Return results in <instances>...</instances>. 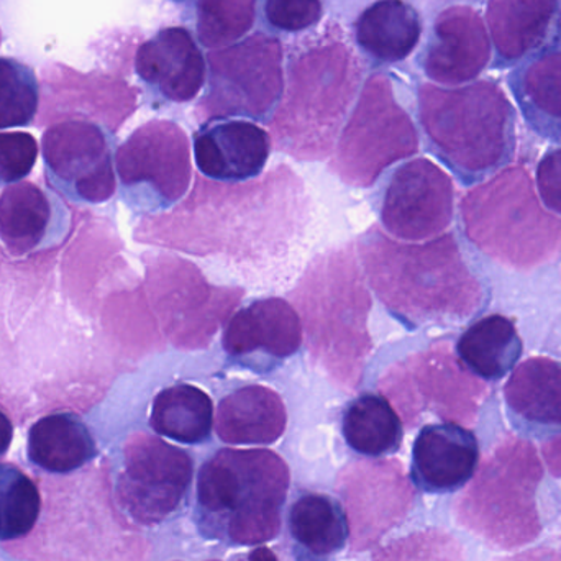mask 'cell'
Here are the masks:
<instances>
[{
  "instance_id": "cell-17",
  "label": "cell",
  "mask_w": 561,
  "mask_h": 561,
  "mask_svg": "<svg viewBox=\"0 0 561 561\" xmlns=\"http://www.w3.org/2000/svg\"><path fill=\"white\" fill-rule=\"evenodd\" d=\"M491 56V38L480 13L473 7L454 5L435 19L422 68L438 84L461 85L474 81Z\"/></svg>"
},
{
  "instance_id": "cell-8",
  "label": "cell",
  "mask_w": 561,
  "mask_h": 561,
  "mask_svg": "<svg viewBox=\"0 0 561 561\" xmlns=\"http://www.w3.org/2000/svg\"><path fill=\"white\" fill-rule=\"evenodd\" d=\"M417 150V130L396 101L388 76H369L340 135L332 170L350 186L368 187L386 168Z\"/></svg>"
},
{
  "instance_id": "cell-34",
  "label": "cell",
  "mask_w": 561,
  "mask_h": 561,
  "mask_svg": "<svg viewBox=\"0 0 561 561\" xmlns=\"http://www.w3.org/2000/svg\"><path fill=\"white\" fill-rule=\"evenodd\" d=\"M256 0H197V36L206 48L240 42L253 28Z\"/></svg>"
},
{
  "instance_id": "cell-13",
  "label": "cell",
  "mask_w": 561,
  "mask_h": 561,
  "mask_svg": "<svg viewBox=\"0 0 561 561\" xmlns=\"http://www.w3.org/2000/svg\"><path fill=\"white\" fill-rule=\"evenodd\" d=\"M454 203L450 176L427 158H417L392 176L382 201V226L396 239H432L450 226Z\"/></svg>"
},
{
  "instance_id": "cell-23",
  "label": "cell",
  "mask_w": 561,
  "mask_h": 561,
  "mask_svg": "<svg viewBox=\"0 0 561 561\" xmlns=\"http://www.w3.org/2000/svg\"><path fill=\"white\" fill-rule=\"evenodd\" d=\"M286 524L294 561H333L350 540L345 510L329 494H297L287 510Z\"/></svg>"
},
{
  "instance_id": "cell-19",
  "label": "cell",
  "mask_w": 561,
  "mask_h": 561,
  "mask_svg": "<svg viewBox=\"0 0 561 561\" xmlns=\"http://www.w3.org/2000/svg\"><path fill=\"white\" fill-rule=\"evenodd\" d=\"M141 81L171 102H190L207 79V62L190 30L168 26L141 43L135 56Z\"/></svg>"
},
{
  "instance_id": "cell-32",
  "label": "cell",
  "mask_w": 561,
  "mask_h": 561,
  "mask_svg": "<svg viewBox=\"0 0 561 561\" xmlns=\"http://www.w3.org/2000/svg\"><path fill=\"white\" fill-rule=\"evenodd\" d=\"M51 204L36 184H10L0 194V240L12 255L32 252L45 239Z\"/></svg>"
},
{
  "instance_id": "cell-2",
  "label": "cell",
  "mask_w": 561,
  "mask_h": 561,
  "mask_svg": "<svg viewBox=\"0 0 561 561\" xmlns=\"http://www.w3.org/2000/svg\"><path fill=\"white\" fill-rule=\"evenodd\" d=\"M359 252L369 286L412 325L461 322L483 302V286L465 265L454 236L417 245L373 229L363 236Z\"/></svg>"
},
{
  "instance_id": "cell-22",
  "label": "cell",
  "mask_w": 561,
  "mask_h": 561,
  "mask_svg": "<svg viewBox=\"0 0 561 561\" xmlns=\"http://www.w3.org/2000/svg\"><path fill=\"white\" fill-rule=\"evenodd\" d=\"M222 343L230 356L262 352L272 358H287L302 345V322L284 299L256 300L230 319Z\"/></svg>"
},
{
  "instance_id": "cell-9",
  "label": "cell",
  "mask_w": 561,
  "mask_h": 561,
  "mask_svg": "<svg viewBox=\"0 0 561 561\" xmlns=\"http://www.w3.org/2000/svg\"><path fill=\"white\" fill-rule=\"evenodd\" d=\"M283 45L255 33L207 55L209 88L197 105L203 121L262 118L278 104L284 89Z\"/></svg>"
},
{
  "instance_id": "cell-4",
  "label": "cell",
  "mask_w": 561,
  "mask_h": 561,
  "mask_svg": "<svg viewBox=\"0 0 561 561\" xmlns=\"http://www.w3.org/2000/svg\"><path fill=\"white\" fill-rule=\"evenodd\" d=\"M289 486V467L275 451L222 448L197 473V533L227 547L272 542L283 526Z\"/></svg>"
},
{
  "instance_id": "cell-10",
  "label": "cell",
  "mask_w": 561,
  "mask_h": 561,
  "mask_svg": "<svg viewBox=\"0 0 561 561\" xmlns=\"http://www.w3.org/2000/svg\"><path fill=\"white\" fill-rule=\"evenodd\" d=\"M151 286L164 333L181 350L207 348L243 299L242 289L214 286L180 256L154 260Z\"/></svg>"
},
{
  "instance_id": "cell-26",
  "label": "cell",
  "mask_w": 561,
  "mask_h": 561,
  "mask_svg": "<svg viewBox=\"0 0 561 561\" xmlns=\"http://www.w3.org/2000/svg\"><path fill=\"white\" fill-rule=\"evenodd\" d=\"M510 88L527 125L540 137L561 141V46L517 65Z\"/></svg>"
},
{
  "instance_id": "cell-31",
  "label": "cell",
  "mask_w": 561,
  "mask_h": 561,
  "mask_svg": "<svg viewBox=\"0 0 561 561\" xmlns=\"http://www.w3.org/2000/svg\"><path fill=\"white\" fill-rule=\"evenodd\" d=\"M343 438L356 454L386 457L401 448L404 427L391 401L385 396L363 394L346 408Z\"/></svg>"
},
{
  "instance_id": "cell-35",
  "label": "cell",
  "mask_w": 561,
  "mask_h": 561,
  "mask_svg": "<svg viewBox=\"0 0 561 561\" xmlns=\"http://www.w3.org/2000/svg\"><path fill=\"white\" fill-rule=\"evenodd\" d=\"M39 101L35 71L19 59L0 56V130L32 124Z\"/></svg>"
},
{
  "instance_id": "cell-5",
  "label": "cell",
  "mask_w": 561,
  "mask_h": 561,
  "mask_svg": "<svg viewBox=\"0 0 561 561\" xmlns=\"http://www.w3.org/2000/svg\"><path fill=\"white\" fill-rule=\"evenodd\" d=\"M310 358L336 388L355 392L373 350L371 296L353 247L317 256L293 293Z\"/></svg>"
},
{
  "instance_id": "cell-37",
  "label": "cell",
  "mask_w": 561,
  "mask_h": 561,
  "mask_svg": "<svg viewBox=\"0 0 561 561\" xmlns=\"http://www.w3.org/2000/svg\"><path fill=\"white\" fill-rule=\"evenodd\" d=\"M322 0H266L265 16L270 25L287 33L312 28L322 19Z\"/></svg>"
},
{
  "instance_id": "cell-6",
  "label": "cell",
  "mask_w": 561,
  "mask_h": 561,
  "mask_svg": "<svg viewBox=\"0 0 561 561\" xmlns=\"http://www.w3.org/2000/svg\"><path fill=\"white\" fill-rule=\"evenodd\" d=\"M419 114L432 147L463 183H478L513 160L516 111L496 81L422 84Z\"/></svg>"
},
{
  "instance_id": "cell-15",
  "label": "cell",
  "mask_w": 561,
  "mask_h": 561,
  "mask_svg": "<svg viewBox=\"0 0 561 561\" xmlns=\"http://www.w3.org/2000/svg\"><path fill=\"white\" fill-rule=\"evenodd\" d=\"M43 158L51 176L85 203H105L114 196V161L107 137L88 121H65L43 135Z\"/></svg>"
},
{
  "instance_id": "cell-43",
  "label": "cell",
  "mask_w": 561,
  "mask_h": 561,
  "mask_svg": "<svg viewBox=\"0 0 561 561\" xmlns=\"http://www.w3.org/2000/svg\"><path fill=\"white\" fill-rule=\"evenodd\" d=\"M176 2H183V0H176Z\"/></svg>"
},
{
  "instance_id": "cell-25",
  "label": "cell",
  "mask_w": 561,
  "mask_h": 561,
  "mask_svg": "<svg viewBox=\"0 0 561 561\" xmlns=\"http://www.w3.org/2000/svg\"><path fill=\"white\" fill-rule=\"evenodd\" d=\"M287 414L278 392L252 385L237 389L220 401L216 432L230 445H272L286 431Z\"/></svg>"
},
{
  "instance_id": "cell-27",
  "label": "cell",
  "mask_w": 561,
  "mask_h": 561,
  "mask_svg": "<svg viewBox=\"0 0 561 561\" xmlns=\"http://www.w3.org/2000/svg\"><path fill=\"white\" fill-rule=\"evenodd\" d=\"M355 38L378 61H404L421 42V15L405 0H376L356 20Z\"/></svg>"
},
{
  "instance_id": "cell-39",
  "label": "cell",
  "mask_w": 561,
  "mask_h": 561,
  "mask_svg": "<svg viewBox=\"0 0 561 561\" xmlns=\"http://www.w3.org/2000/svg\"><path fill=\"white\" fill-rule=\"evenodd\" d=\"M13 440V425L10 419L0 411V457L7 454Z\"/></svg>"
},
{
  "instance_id": "cell-16",
  "label": "cell",
  "mask_w": 561,
  "mask_h": 561,
  "mask_svg": "<svg viewBox=\"0 0 561 561\" xmlns=\"http://www.w3.org/2000/svg\"><path fill=\"white\" fill-rule=\"evenodd\" d=\"M42 99L45 121L81 112L115 131L137 111L138 89L118 76L81 72L53 62L42 69Z\"/></svg>"
},
{
  "instance_id": "cell-41",
  "label": "cell",
  "mask_w": 561,
  "mask_h": 561,
  "mask_svg": "<svg viewBox=\"0 0 561 561\" xmlns=\"http://www.w3.org/2000/svg\"><path fill=\"white\" fill-rule=\"evenodd\" d=\"M547 460L553 468H561V438L560 440L552 442L546 447Z\"/></svg>"
},
{
  "instance_id": "cell-18",
  "label": "cell",
  "mask_w": 561,
  "mask_h": 561,
  "mask_svg": "<svg viewBox=\"0 0 561 561\" xmlns=\"http://www.w3.org/2000/svg\"><path fill=\"white\" fill-rule=\"evenodd\" d=\"M486 22L494 68H511L561 46L559 0H488Z\"/></svg>"
},
{
  "instance_id": "cell-33",
  "label": "cell",
  "mask_w": 561,
  "mask_h": 561,
  "mask_svg": "<svg viewBox=\"0 0 561 561\" xmlns=\"http://www.w3.org/2000/svg\"><path fill=\"white\" fill-rule=\"evenodd\" d=\"M42 496L35 481L12 463H0V542L28 536L38 523Z\"/></svg>"
},
{
  "instance_id": "cell-30",
  "label": "cell",
  "mask_w": 561,
  "mask_h": 561,
  "mask_svg": "<svg viewBox=\"0 0 561 561\" xmlns=\"http://www.w3.org/2000/svg\"><path fill=\"white\" fill-rule=\"evenodd\" d=\"M214 422L213 399L193 385L163 389L151 408L153 431L180 444L197 445L209 440Z\"/></svg>"
},
{
  "instance_id": "cell-24",
  "label": "cell",
  "mask_w": 561,
  "mask_h": 561,
  "mask_svg": "<svg viewBox=\"0 0 561 561\" xmlns=\"http://www.w3.org/2000/svg\"><path fill=\"white\" fill-rule=\"evenodd\" d=\"M507 409L517 427L534 434L561 432V363L530 358L507 381Z\"/></svg>"
},
{
  "instance_id": "cell-40",
  "label": "cell",
  "mask_w": 561,
  "mask_h": 561,
  "mask_svg": "<svg viewBox=\"0 0 561 561\" xmlns=\"http://www.w3.org/2000/svg\"><path fill=\"white\" fill-rule=\"evenodd\" d=\"M243 561H279V559L268 547H256L243 557Z\"/></svg>"
},
{
  "instance_id": "cell-3",
  "label": "cell",
  "mask_w": 561,
  "mask_h": 561,
  "mask_svg": "<svg viewBox=\"0 0 561 561\" xmlns=\"http://www.w3.org/2000/svg\"><path fill=\"white\" fill-rule=\"evenodd\" d=\"M362 78L355 49L339 26H329L287 65L283 95L270 122L276 148L297 160L329 157Z\"/></svg>"
},
{
  "instance_id": "cell-29",
  "label": "cell",
  "mask_w": 561,
  "mask_h": 561,
  "mask_svg": "<svg viewBox=\"0 0 561 561\" xmlns=\"http://www.w3.org/2000/svg\"><path fill=\"white\" fill-rule=\"evenodd\" d=\"M461 363L481 378L496 381L504 378L523 353V340L513 320L490 316L478 320L457 343Z\"/></svg>"
},
{
  "instance_id": "cell-7",
  "label": "cell",
  "mask_w": 561,
  "mask_h": 561,
  "mask_svg": "<svg viewBox=\"0 0 561 561\" xmlns=\"http://www.w3.org/2000/svg\"><path fill=\"white\" fill-rule=\"evenodd\" d=\"M471 242L491 259L513 268H534L561 250V220L540 206L524 168H510L461 203Z\"/></svg>"
},
{
  "instance_id": "cell-44",
  "label": "cell",
  "mask_w": 561,
  "mask_h": 561,
  "mask_svg": "<svg viewBox=\"0 0 561 561\" xmlns=\"http://www.w3.org/2000/svg\"><path fill=\"white\" fill-rule=\"evenodd\" d=\"M213 561H216V560H213Z\"/></svg>"
},
{
  "instance_id": "cell-20",
  "label": "cell",
  "mask_w": 561,
  "mask_h": 561,
  "mask_svg": "<svg viewBox=\"0 0 561 561\" xmlns=\"http://www.w3.org/2000/svg\"><path fill=\"white\" fill-rule=\"evenodd\" d=\"M480 445L473 432L455 422L427 425L412 447L411 480L427 494L461 490L477 473Z\"/></svg>"
},
{
  "instance_id": "cell-38",
  "label": "cell",
  "mask_w": 561,
  "mask_h": 561,
  "mask_svg": "<svg viewBox=\"0 0 561 561\" xmlns=\"http://www.w3.org/2000/svg\"><path fill=\"white\" fill-rule=\"evenodd\" d=\"M537 184L547 207L561 214V148L547 151L540 160Z\"/></svg>"
},
{
  "instance_id": "cell-14",
  "label": "cell",
  "mask_w": 561,
  "mask_h": 561,
  "mask_svg": "<svg viewBox=\"0 0 561 561\" xmlns=\"http://www.w3.org/2000/svg\"><path fill=\"white\" fill-rule=\"evenodd\" d=\"M115 167L125 186L148 184L161 199L178 203L193 178L190 138L174 122H147L121 145Z\"/></svg>"
},
{
  "instance_id": "cell-36",
  "label": "cell",
  "mask_w": 561,
  "mask_h": 561,
  "mask_svg": "<svg viewBox=\"0 0 561 561\" xmlns=\"http://www.w3.org/2000/svg\"><path fill=\"white\" fill-rule=\"evenodd\" d=\"M38 141L26 131H0V183L15 184L32 173Z\"/></svg>"
},
{
  "instance_id": "cell-28",
  "label": "cell",
  "mask_w": 561,
  "mask_h": 561,
  "mask_svg": "<svg viewBox=\"0 0 561 561\" xmlns=\"http://www.w3.org/2000/svg\"><path fill=\"white\" fill-rule=\"evenodd\" d=\"M95 455L94 438L76 415H46L30 428L28 458L49 473H71Z\"/></svg>"
},
{
  "instance_id": "cell-12",
  "label": "cell",
  "mask_w": 561,
  "mask_h": 561,
  "mask_svg": "<svg viewBox=\"0 0 561 561\" xmlns=\"http://www.w3.org/2000/svg\"><path fill=\"white\" fill-rule=\"evenodd\" d=\"M379 391L404 415L431 405L442 417L470 421L486 388L461 368L447 343H438L392 365L379 379Z\"/></svg>"
},
{
  "instance_id": "cell-42",
  "label": "cell",
  "mask_w": 561,
  "mask_h": 561,
  "mask_svg": "<svg viewBox=\"0 0 561 561\" xmlns=\"http://www.w3.org/2000/svg\"><path fill=\"white\" fill-rule=\"evenodd\" d=\"M0 45H2V30H0Z\"/></svg>"
},
{
  "instance_id": "cell-11",
  "label": "cell",
  "mask_w": 561,
  "mask_h": 561,
  "mask_svg": "<svg viewBox=\"0 0 561 561\" xmlns=\"http://www.w3.org/2000/svg\"><path fill=\"white\" fill-rule=\"evenodd\" d=\"M194 461L187 451L148 434H135L124 447L117 478L118 507L140 526L171 519L190 496Z\"/></svg>"
},
{
  "instance_id": "cell-21",
  "label": "cell",
  "mask_w": 561,
  "mask_h": 561,
  "mask_svg": "<svg viewBox=\"0 0 561 561\" xmlns=\"http://www.w3.org/2000/svg\"><path fill=\"white\" fill-rule=\"evenodd\" d=\"M272 153V135L249 121L207 125L194 138L197 167L217 181H247L262 173Z\"/></svg>"
},
{
  "instance_id": "cell-1",
  "label": "cell",
  "mask_w": 561,
  "mask_h": 561,
  "mask_svg": "<svg viewBox=\"0 0 561 561\" xmlns=\"http://www.w3.org/2000/svg\"><path fill=\"white\" fill-rule=\"evenodd\" d=\"M307 213L306 187L287 167L250 183H213L199 176L180 206L145 219L137 237L191 255L265 268L300 239Z\"/></svg>"
}]
</instances>
